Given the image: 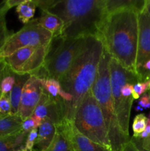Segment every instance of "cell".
<instances>
[{"label":"cell","mask_w":150,"mask_h":151,"mask_svg":"<svg viewBox=\"0 0 150 151\" xmlns=\"http://www.w3.org/2000/svg\"><path fill=\"white\" fill-rule=\"evenodd\" d=\"M103 51L104 45L99 37H86L73 64L59 80L63 90L73 98L66 112V119L70 122L82 99L94 85Z\"/></svg>","instance_id":"obj_1"},{"label":"cell","mask_w":150,"mask_h":151,"mask_svg":"<svg viewBox=\"0 0 150 151\" xmlns=\"http://www.w3.org/2000/svg\"><path fill=\"white\" fill-rule=\"evenodd\" d=\"M138 33V13L126 10L109 14L99 36L110 57L135 73Z\"/></svg>","instance_id":"obj_2"},{"label":"cell","mask_w":150,"mask_h":151,"mask_svg":"<svg viewBox=\"0 0 150 151\" xmlns=\"http://www.w3.org/2000/svg\"><path fill=\"white\" fill-rule=\"evenodd\" d=\"M48 10L63 19L62 36L68 38L99 37L108 16L105 0H55Z\"/></svg>","instance_id":"obj_3"},{"label":"cell","mask_w":150,"mask_h":151,"mask_svg":"<svg viewBox=\"0 0 150 151\" xmlns=\"http://www.w3.org/2000/svg\"><path fill=\"white\" fill-rule=\"evenodd\" d=\"M110 55L104 47L98 72L91 91L104 116L111 151H121L124 145L130 139L122 132L115 112L110 85Z\"/></svg>","instance_id":"obj_4"},{"label":"cell","mask_w":150,"mask_h":151,"mask_svg":"<svg viewBox=\"0 0 150 151\" xmlns=\"http://www.w3.org/2000/svg\"><path fill=\"white\" fill-rule=\"evenodd\" d=\"M71 122L79 133L110 149L104 116L91 89L82 99Z\"/></svg>","instance_id":"obj_5"},{"label":"cell","mask_w":150,"mask_h":151,"mask_svg":"<svg viewBox=\"0 0 150 151\" xmlns=\"http://www.w3.org/2000/svg\"><path fill=\"white\" fill-rule=\"evenodd\" d=\"M86 38V37H85ZM85 38H52L43 68L47 78L59 80L69 71L80 52Z\"/></svg>","instance_id":"obj_6"},{"label":"cell","mask_w":150,"mask_h":151,"mask_svg":"<svg viewBox=\"0 0 150 151\" xmlns=\"http://www.w3.org/2000/svg\"><path fill=\"white\" fill-rule=\"evenodd\" d=\"M109 69L112 97L118 122L124 134L129 137V117L134 100L125 99L122 96L121 90L126 83L135 85L137 83L141 82V80L136 73L124 68L117 60L111 57L109 63Z\"/></svg>","instance_id":"obj_7"},{"label":"cell","mask_w":150,"mask_h":151,"mask_svg":"<svg viewBox=\"0 0 150 151\" xmlns=\"http://www.w3.org/2000/svg\"><path fill=\"white\" fill-rule=\"evenodd\" d=\"M52 38V35L41 27L38 18L32 19L20 30L10 35L0 52V58H5L24 47L48 45Z\"/></svg>","instance_id":"obj_8"},{"label":"cell","mask_w":150,"mask_h":151,"mask_svg":"<svg viewBox=\"0 0 150 151\" xmlns=\"http://www.w3.org/2000/svg\"><path fill=\"white\" fill-rule=\"evenodd\" d=\"M32 115L41 120L48 119L55 125H59L66 119L64 100L60 97H51L44 89L41 100Z\"/></svg>","instance_id":"obj_9"},{"label":"cell","mask_w":150,"mask_h":151,"mask_svg":"<svg viewBox=\"0 0 150 151\" xmlns=\"http://www.w3.org/2000/svg\"><path fill=\"white\" fill-rule=\"evenodd\" d=\"M138 48L135 72L150 59V16L146 8L138 13Z\"/></svg>","instance_id":"obj_10"},{"label":"cell","mask_w":150,"mask_h":151,"mask_svg":"<svg viewBox=\"0 0 150 151\" xmlns=\"http://www.w3.org/2000/svg\"><path fill=\"white\" fill-rule=\"evenodd\" d=\"M42 85L38 78L31 75L24 87L19 103L18 115L23 120L33 114L43 94Z\"/></svg>","instance_id":"obj_11"},{"label":"cell","mask_w":150,"mask_h":151,"mask_svg":"<svg viewBox=\"0 0 150 151\" xmlns=\"http://www.w3.org/2000/svg\"><path fill=\"white\" fill-rule=\"evenodd\" d=\"M68 131L74 151H111L79 133L70 121L68 124Z\"/></svg>","instance_id":"obj_12"},{"label":"cell","mask_w":150,"mask_h":151,"mask_svg":"<svg viewBox=\"0 0 150 151\" xmlns=\"http://www.w3.org/2000/svg\"><path fill=\"white\" fill-rule=\"evenodd\" d=\"M37 47H26L21 48L4 59L12 72L21 75L24 67L26 66Z\"/></svg>","instance_id":"obj_13"},{"label":"cell","mask_w":150,"mask_h":151,"mask_svg":"<svg viewBox=\"0 0 150 151\" xmlns=\"http://www.w3.org/2000/svg\"><path fill=\"white\" fill-rule=\"evenodd\" d=\"M38 137L33 151H46L56 134V125L48 119H44L38 128Z\"/></svg>","instance_id":"obj_14"},{"label":"cell","mask_w":150,"mask_h":151,"mask_svg":"<svg viewBox=\"0 0 150 151\" xmlns=\"http://www.w3.org/2000/svg\"><path fill=\"white\" fill-rule=\"evenodd\" d=\"M68 119L56 125V134L46 151H74L68 131Z\"/></svg>","instance_id":"obj_15"},{"label":"cell","mask_w":150,"mask_h":151,"mask_svg":"<svg viewBox=\"0 0 150 151\" xmlns=\"http://www.w3.org/2000/svg\"><path fill=\"white\" fill-rule=\"evenodd\" d=\"M38 19L41 27L49 32L53 38L63 35L65 24L60 16L47 10H41V16Z\"/></svg>","instance_id":"obj_16"},{"label":"cell","mask_w":150,"mask_h":151,"mask_svg":"<svg viewBox=\"0 0 150 151\" xmlns=\"http://www.w3.org/2000/svg\"><path fill=\"white\" fill-rule=\"evenodd\" d=\"M146 7V0H105L107 15L121 10H130L140 13Z\"/></svg>","instance_id":"obj_17"},{"label":"cell","mask_w":150,"mask_h":151,"mask_svg":"<svg viewBox=\"0 0 150 151\" xmlns=\"http://www.w3.org/2000/svg\"><path fill=\"white\" fill-rule=\"evenodd\" d=\"M42 85L44 89L49 94L51 97H60L64 100L66 107V112L72 101V96L69 93L66 92L62 88L60 82L52 78H45V79H38Z\"/></svg>","instance_id":"obj_18"},{"label":"cell","mask_w":150,"mask_h":151,"mask_svg":"<svg viewBox=\"0 0 150 151\" xmlns=\"http://www.w3.org/2000/svg\"><path fill=\"white\" fill-rule=\"evenodd\" d=\"M30 75H19L15 74V83L10 91V100L11 103V115H18L19 103H20L21 97L25 83L30 78Z\"/></svg>","instance_id":"obj_19"},{"label":"cell","mask_w":150,"mask_h":151,"mask_svg":"<svg viewBox=\"0 0 150 151\" xmlns=\"http://www.w3.org/2000/svg\"><path fill=\"white\" fill-rule=\"evenodd\" d=\"M22 122L19 115H9L0 119V139L20 133Z\"/></svg>","instance_id":"obj_20"},{"label":"cell","mask_w":150,"mask_h":151,"mask_svg":"<svg viewBox=\"0 0 150 151\" xmlns=\"http://www.w3.org/2000/svg\"><path fill=\"white\" fill-rule=\"evenodd\" d=\"M27 134L21 131L19 134L0 139V151H14L24 148Z\"/></svg>","instance_id":"obj_21"},{"label":"cell","mask_w":150,"mask_h":151,"mask_svg":"<svg viewBox=\"0 0 150 151\" xmlns=\"http://www.w3.org/2000/svg\"><path fill=\"white\" fill-rule=\"evenodd\" d=\"M36 7L33 0H23L21 3L16 7V13L20 22L26 24L32 21L33 19Z\"/></svg>","instance_id":"obj_22"},{"label":"cell","mask_w":150,"mask_h":151,"mask_svg":"<svg viewBox=\"0 0 150 151\" xmlns=\"http://www.w3.org/2000/svg\"><path fill=\"white\" fill-rule=\"evenodd\" d=\"M9 10L10 9L6 6L4 1L0 4V52L1 51L7 39L10 36L6 22V15Z\"/></svg>","instance_id":"obj_23"},{"label":"cell","mask_w":150,"mask_h":151,"mask_svg":"<svg viewBox=\"0 0 150 151\" xmlns=\"http://www.w3.org/2000/svg\"><path fill=\"white\" fill-rule=\"evenodd\" d=\"M15 81V73L7 65L0 83V95H9L14 86Z\"/></svg>","instance_id":"obj_24"},{"label":"cell","mask_w":150,"mask_h":151,"mask_svg":"<svg viewBox=\"0 0 150 151\" xmlns=\"http://www.w3.org/2000/svg\"><path fill=\"white\" fill-rule=\"evenodd\" d=\"M147 119L148 117H146L144 114H139L135 116L132 126V131H133L132 137L135 138L143 131H144L147 125Z\"/></svg>","instance_id":"obj_25"},{"label":"cell","mask_w":150,"mask_h":151,"mask_svg":"<svg viewBox=\"0 0 150 151\" xmlns=\"http://www.w3.org/2000/svg\"><path fill=\"white\" fill-rule=\"evenodd\" d=\"M42 122L43 120L38 119L33 115H31L30 116L23 120L21 125V131L28 134L32 130L38 128V127L41 125Z\"/></svg>","instance_id":"obj_26"},{"label":"cell","mask_w":150,"mask_h":151,"mask_svg":"<svg viewBox=\"0 0 150 151\" xmlns=\"http://www.w3.org/2000/svg\"><path fill=\"white\" fill-rule=\"evenodd\" d=\"M150 90V79L144 82H138L133 86L132 98L138 100L141 96Z\"/></svg>","instance_id":"obj_27"},{"label":"cell","mask_w":150,"mask_h":151,"mask_svg":"<svg viewBox=\"0 0 150 151\" xmlns=\"http://www.w3.org/2000/svg\"><path fill=\"white\" fill-rule=\"evenodd\" d=\"M0 113L5 116L11 115V103L9 95H0Z\"/></svg>","instance_id":"obj_28"},{"label":"cell","mask_w":150,"mask_h":151,"mask_svg":"<svg viewBox=\"0 0 150 151\" xmlns=\"http://www.w3.org/2000/svg\"><path fill=\"white\" fill-rule=\"evenodd\" d=\"M38 128H35V129L32 130V131L27 134L24 143L25 150L28 151H33L34 146H35V142H36L37 137H38Z\"/></svg>","instance_id":"obj_29"},{"label":"cell","mask_w":150,"mask_h":151,"mask_svg":"<svg viewBox=\"0 0 150 151\" xmlns=\"http://www.w3.org/2000/svg\"><path fill=\"white\" fill-rule=\"evenodd\" d=\"M137 75L139 77L141 82H144L150 79V59L141 66L137 72Z\"/></svg>","instance_id":"obj_30"},{"label":"cell","mask_w":150,"mask_h":151,"mask_svg":"<svg viewBox=\"0 0 150 151\" xmlns=\"http://www.w3.org/2000/svg\"><path fill=\"white\" fill-rule=\"evenodd\" d=\"M130 140L140 151H150V137L144 139H138L132 137Z\"/></svg>","instance_id":"obj_31"},{"label":"cell","mask_w":150,"mask_h":151,"mask_svg":"<svg viewBox=\"0 0 150 151\" xmlns=\"http://www.w3.org/2000/svg\"><path fill=\"white\" fill-rule=\"evenodd\" d=\"M138 106H141L144 109H150V90L140 97L138 102Z\"/></svg>","instance_id":"obj_32"},{"label":"cell","mask_w":150,"mask_h":151,"mask_svg":"<svg viewBox=\"0 0 150 151\" xmlns=\"http://www.w3.org/2000/svg\"><path fill=\"white\" fill-rule=\"evenodd\" d=\"M37 7H39L41 10H48L55 2V0H33Z\"/></svg>","instance_id":"obj_33"},{"label":"cell","mask_w":150,"mask_h":151,"mask_svg":"<svg viewBox=\"0 0 150 151\" xmlns=\"http://www.w3.org/2000/svg\"><path fill=\"white\" fill-rule=\"evenodd\" d=\"M134 84L126 83L122 87L121 92L122 96L125 99H133L132 98V90H133Z\"/></svg>","instance_id":"obj_34"},{"label":"cell","mask_w":150,"mask_h":151,"mask_svg":"<svg viewBox=\"0 0 150 151\" xmlns=\"http://www.w3.org/2000/svg\"><path fill=\"white\" fill-rule=\"evenodd\" d=\"M150 137V117H148L147 119V125L146 127V129L144 130V131H143L141 134L138 136L137 137H135V139H146L148 137ZM134 138V137H132Z\"/></svg>","instance_id":"obj_35"},{"label":"cell","mask_w":150,"mask_h":151,"mask_svg":"<svg viewBox=\"0 0 150 151\" xmlns=\"http://www.w3.org/2000/svg\"><path fill=\"white\" fill-rule=\"evenodd\" d=\"M121 151H140V150L137 148V147L134 145V143L129 139V141L128 142H126V144L124 145Z\"/></svg>","instance_id":"obj_36"},{"label":"cell","mask_w":150,"mask_h":151,"mask_svg":"<svg viewBox=\"0 0 150 151\" xmlns=\"http://www.w3.org/2000/svg\"><path fill=\"white\" fill-rule=\"evenodd\" d=\"M23 0H7V1H4L6 6L8 7L9 9L12 8V7L16 6L17 7L20 3H21V1Z\"/></svg>","instance_id":"obj_37"},{"label":"cell","mask_w":150,"mask_h":151,"mask_svg":"<svg viewBox=\"0 0 150 151\" xmlns=\"http://www.w3.org/2000/svg\"><path fill=\"white\" fill-rule=\"evenodd\" d=\"M7 63H6L5 60L4 58H0V83H1V78H2L3 73H4V70L5 69Z\"/></svg>","instance_id":"obj_38"},{"label":"cell","mask_w":150,"mask_h":151,"mask_svg":"<svg viewBox=\"0 0 150 151\" xmlns=\"http://www.w3.org/2000/svg\"><path fill=\"white\" fill-rule=\"evenodd\" d=\"M146 8L150 16V0H146Z\"/></svg>","instance_id":"obj_39"},{"label":"cell","mask_w":150,"mask_h":151,"mask_svg":"<svg viewBox=\"0 0 150 151\" xmlns=\"http://www.w3.org/2000/svg\"><path fill=\"white\" fill-rule=\"evenodd\" d=\"M135 111H144V109H142V108L141 107V106H137L136 107H135Z\"/></svg>","instance_id":"obj_40"},{"label":"cell","mask_w":150,"mask_h":151,"mask_svg":"<svg viewBox=\"0 0 150 151\" xmlns=\"http://www.w3.org/2000/svg\"><path fill=\"white\" fill-rule=\"evenodd\" d=\"M5 116H5V115H3V114H1L0 113V119H2V118H4V117H5Z\"/></svg>","instance_id":"obj_41"},{"label":"cell","mask_w":150,"mask_h":151,"mask_svg":"<svg viewBox=\"0 0 150 151\" xmlns=\"http://www.w3.org/2000/svg\"><path fill=\"white\" fill-rule=\"evenodd\" d=\"M14 151H28V150H26L24 148H23V149H19V150H16Z\"/></svg>","instance_id":"obj_42"}]
</instances>
